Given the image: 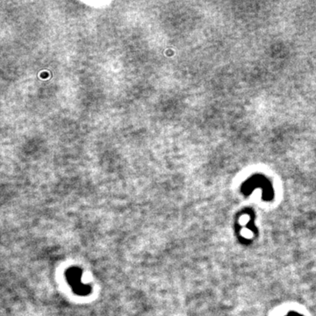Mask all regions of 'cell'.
<instances>
[{
    "instance_id": "6da1fadb",
    "label": "cell",
    "mask_w": 316,
    "mask_h": 316,
    "mask_svg": "<svg viewBox=\"0 0 316 316\" xmlns=\"http://www.w3.org/2000/svg\"><path fill=\"white\" fill-rule=\"evenodd\" d=\"M286 316H303L301 314H299L298 313H294V312H292V313H288Z\"/></svg>"
}]
</instances>
